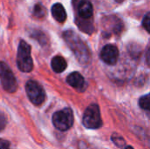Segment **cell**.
I'll use <instances>...</instances> for the list:
<instances>
[{"mask_svg":"<svg viewBox=\"0 0 150 149\" xmlns=\"http://www.w3.org/2000/svg\"><path fill=\"white\" fill-rule=\"evenodd\" d=\"M63 38L80 63L87 64L90 62V50L78 35H76L73 31H66L63 33Z\"/></svg>","mask_w":150,"mask_h":149,"instance_id":"obj_1","label":"cell"},{"mask_svg":"<svg viewBox=\"0 0 150 149\" xmlns=\"http://www.w3.org/2000/svg\"><path fill=\"white\" fill-rule=\"evenodd\" d=\"M17 65L18 69L25 73L31 72L33 68V62L31 56V47L25 40H20L18 44Z\"/></svg>","mask_w":150,"mask_h":149,"instance_id":"obj_2","label":"cell"},{"mask_svg":"<svg viewBox=\"0 0 150 149\" xmlns=\"http://www.w3.org/2000/svg\"><path fill=\"white\" fill-rule=\"evenodd\" d=\"M52 122L54 127L59 131L69 130L74 123V116L71 109L66 108L56 112L52 118Z\"/></svg>","mask_w":150,"mask_h":149,"instance_id":"obj_3","label":"cell"},{"mask_svg":"<svg viewBox=\"0 0 150 149\" xmlns=\"http://www.w3.org/2000/svg\"><path fill=\"white\" fill-rule=\"evenodd\" d=\"M83 124L88 129H98L102 126L100 110L98 105L92 104L86 108L83 118Z\"/></svg>","mask_w":150,"mask_h":149,"instance_id":"obj_4","label":"cell"},{"mask_svg":"<svg viewBox=\"0 0 150 149\" xmlns=\"http://www.w3.org/2000/svg\"><path fill=\"white\" fill-rule=\"evenodd\" d=\"M0 81L4 90L9 93H14L18 88V83L9 66L0 61Z\"/></svg>","mask_w":150,"mask_h":149,"instance_id":"obj_5","label":"cell"},{"mask_svg":"<svg viewBox=\"0 0 150 149\" xmlns=\"http://www.w3.org/2000/svg\"><path fill=\"white\" fill-rule=\"evenodd\" d=\"M25 90L29 100L35 105H40L46 98V94L42 86L36 81L30 80L26 83Z\"/></svg>","mask_w":150,"mask_h":149,"instance_id":"obj_6","label":"cell"},{"mask_svg":"<svg viewBox=\"0 0 150 149\" xmlns=\"http://www.w3.org/2000/svg\"><path fill=\"white\" fill-rule=\"evenodd\" d=\"M100 57L104 62L109 65H114L118 61L119 58V50L117 47L113 45H106L105 46L100 53Z\"/></svg>","mask_w":150,"mask_h":149,"instance_id":"obj_7","label":"cell"},{"mask_svg":"<svg viewBox=\"0 0 150 149\" xmlns=\"http://www.w3.org/2000/svg\"><path fill=\"white\" fill-rule=\"evenodd\" d=\"M78 15L83 19H89L93 14V6L88 0H82L78 4Z\"/></svg>","mask_w":150,"mask_h":149,"instance_id":"obj_8","label":"cell"},{"mask_svg":"<svg viewBox=\"0 0 150 149\" xmlns=\"http://www.w3.org/2000/svg\"><path fill=\"white\" fill-rule=\"evenodd\" d=\"M67 83L76 89H80L84 84V78L83 76L78 72H73L67 77Z\"/></svg>","mask_w":150,"mask_h":149,"instance_id":"obj_9","label":"cell"},{"mask_svg":"<svg viewBox=\"0 0 150 149\" xmlns=\"http://www.w3.org/2000/svg\"><path fill=\"white\" fill-rule=\"evenodd\" d=\"M51 11H52V15H53L54 18L56 21H58L60 23H62V22H64L66 20L67 14H66L64 7L61 4H59V3L54 4L52 6Z\"/></svg>","mask_w":150,"mask_h":149,"instance_id":"obj_10","label":"cell"},{"mask_svg":"<svg viewBox=\"0 0 150 149\" xmlns=\"http://www.w3.org/2000/svg\"><path fill=\"white\" fill-rule=\"evenodd\" d=\"M51 67L52 69L56 73H62L67 68V62L65 59L60 55L54 56L51 61Z\"/></svg>","mask_w":150,"mask_h":149,"instance_id":"obj_11","label":"cell"},{"mask_svg":"<svg viewBox=\"0 0 150 149\" xmlns=\"http://www.w3.org/2000/svg\"><path fill=\"white\" fill-rule=\"evenodd\" d=\"M139 105L142 109L146 110V111H150V93L140 98Z\"/></svg>","mask_w":150,"mask_h":149,"instance_id":"obj_12","label":"cell"},{"mask_svg":"<svg viewBox=\"0 0 150 149\" xmlns=\"http://www.w3.org/2000/svg\"><path fill=\"white\" fill-rule=\"evenodd\" d=\"M33 13L37 18H42L46 15V9L43 5H41L40 4H37L34 6L33 9Z\"/></svg>","mask_w":150,"mask_h":149,"instance_id":"obj_13","label":"cell"},{"mask_svg":"<svg viewBox=\"0 0 150 149\" xmlns=\"http://www.w3.org/2000/svg\"><path fill=\"white\" fill-rule=\"evenodd\" d=\"M142 25H143L144 28L150 33V12L145 15L143 21H142Z\"/></svg>","mask_w":150,"mask_h":149,"instance_id":"obj_14","label":"cell"},{"mask_svg":"<svg viewBox=\"0 0 150 149\" xmlns=\"http://www.w3.org/2000/svg\"><path fill=\"white\" fill-rule=\"evenodd\" d=\"M112 141H113L114 144H116L118 147H123L125 145L124 139L121 138V137H120V136H118V135H116V134H114L112 136Z\"/></svg>","mask_w":150,"mask_h":149,"instance_id":"obj_15","label":"cell"},{"mask_svg":"<svg viewBox=\"0 0 150 149\" xmlns=\"http://www.w3.org/2000/svg\"><path fill=\"white\" fill-rule=\"evenodd\" d=\"M6 123H7V120H6L5 116L2 112H0V132L5 127Z\"/></svg>","mask_w":150,"mask_h":149,"instance_id":"obj_16","label":"cell"},{"mask_svg":"<svg viewBox=\"0 0 150 149\" xmlns=\"http://www.w3.org/2000/svg\"><path fill=\"white\" fill-rule=\"evenodd\" d=\"M0 149H10V143L9 141L0 139Z\"/></svg>","mask_w":150,"mask_h":149,"instance_id":"obj_17","label":"cell"},{"mask_svg":"<svg viewBox=\"0 0 150 149\" xmlns=\"http://www.w3.org/2000/svg\"><path fill=\"white\" fill-rule=\"evenodd\" d=\"M147 61L150 65V48L149 50L148 51V53H147Z\"/></svg>","mask_w":150,"mask_h":149,"instance_id":"obj_18","label":"cell"},{"mask_svg":"<svg viewBox=\"0 0 150 149\" xmlns=\"http://www.w3.org/2000/svg\"><path fill=\"white\" fill-rule=\"evenodd\" d=\"M126 149H134V148H133L132 147H127V148H126Z\"/></svg>","mask_w":150,"mask_h":149,"instance_id":"obj_19","label":"cell"},{"mask_svg":"<svg viewBox=\"0 0 150 149\" xmlns=\"http://www.w3.org/2000/svg\"><path fill=\"white\" fill-rule=\"evenodd\" d=\"M115 1H117V2H119V3H120V2H123L124 0H115Z\"/></svg>","mask_w":150,"mask_h":149,"instance_id":"obj_20","label":"cell"}]
</instances>
